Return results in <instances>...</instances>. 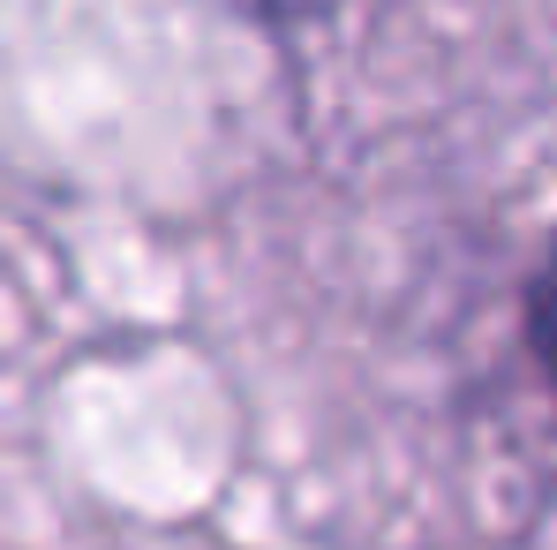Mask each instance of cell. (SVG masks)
<instances>
[{
    "instance_id": "7a4b0ae2",
    "label": "cell",
    "mask_w": 557,
    "mask_h": 550,
    "mask_svg": "<svg viewBox=\"0 0 557 550\" xmlns=\"http://www.w3.org/2000/svg\"><path fill=\"white\" fill-rule=\"evenodd\" d=\"M249 8H272L278 15V8H317V0H249Z\"/></svg>"
},
{
    "instance_id": "6da1fadb",
    "label": "cell",
    "mask_w": 557,
    "mask_h": 550,
    "mask_svg": "<svg viewBox=\"0 0 557 550\" xmlns=\"http://www.w3.org/2000/svg\"><path fill=\"white\" fill-rule=\"evenodd\" d=\"M528 325H535V355H543V369L557 377V249H550V265H543V279H535Z\"/></svg>"
}]
</instances>
